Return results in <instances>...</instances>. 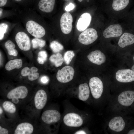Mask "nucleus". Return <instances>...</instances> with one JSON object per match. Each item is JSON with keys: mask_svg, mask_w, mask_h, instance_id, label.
<instances>
[{"mask_svg": "<svg viewBox=\"0 0 134 134\" xmlns=\"http://www.w3.org/2000/svg\"><path fill=\"white\" fill-rule=\"evenodd\" d=\"M26 28L28 32L35 38H41L45 34V30L43 27L33 20L28 21L26 24Z\"/></svg>", "mask_w": 134, "mask_h": 134, "instance_id": "f257e3e1", "label": "nucleus"}, {"mask_svg": "<svg viewBox=\"0 0 134 134\" xmlns=\"http://www.w3.org/2000/svg\"><path fill=\"white\" fill-rule=\"evenodd\" d=\"M89 85L93 97L96 99L99 98L102 94L103 89L101 80L98 77H92L89 80Z\"/></svg>", "mask_w": 134, "mask_h": 134, "instance_id": "f03ea898", "label": "nucleus"}, {"mask_svg": "<svg viewBox=\"0 0 134 134\" xmlns=\"http://www.w3.org/2000/svg\"><path fill=\"white\" fill-rule=\"evenodd\" d=\"M74 74L73 68L71 66H66L58 70L56 74V78L61 83H67L73 79Z\"/></svg>", "mask_w": 134, "mask_h": 134, "instance_id": "7ed1b4c3", "label": "nucleus"}, {"mask_svg": "<svg viewBox=\"0 0 134 134\" xmlns=\"http://www.w3.org/2000/svg\"><path fill=\"white\" fill-rule=\"evenodd\" d=\"M98 37L96 30L94 28H90L83 31L79 35L78 39L81 43L88 45L94 42Z\"/></svg>", "mask_w": 134, "mask_h": 134, "instance_id": "20e7f679", "label": "nucleus"}, {"mask_svg": "<svg viewBox=\"0 0 134 134\" xmlns=\"http://www.w3.org/2000/svg\"><path fill=\"white\" fill-rule=\"evenodd\" d=\"M28 90L25 86H21L16 87L10 91L7 95V98L12 99V102L15 104L19 101V99H23L27 96Z\"/></svg>", "mask_w": 134, "mask_h": 134, "instance_id": "39448f33", "label": "nucleus"}, {"mask_svg": "<svg viewBox=\"0 0 134 134\" xmlns=\"http://www.w3.org/2000/svg\"><path fill=\"white\" fill-rule=\"evenodd\" d=\"M63 121L67 126L72 127H78L81 126L83 120L78 114L73 113H68L64 117Z\"/></svg>", "mask_w": 134, "mask_h": 134, "instance_id": "423d86ee", "label": "nucleus"}, {"mask_svg": "<svg viewBox=\"0 0 134 134\" xmlns=\"http://www.w3.org/2000/svg\"><path fill=\"white\" fill-rule=\"evenodd\" d=\"M73 17L69 13L66 12L62 15L60 19V26L62 32L67 34L69 33L72 29Z\"/></svg>", "mask_w": 134, "mask_h": 134, "instance_id": "0eeeda50", "label": "nucleus"}, {"mask_svg": "<svg viewBox=\"0 0 134 134\" xmlns=\"http://www.w3.org/2000/svg\"><path fill=\"white\" fill-rule=\"evenodd\" d=\"M15 40L19 47L21 50L27 51L30 49V39L24 32L20 31L17 33L15 36Z\"/></svg>", "mask_w": 134, "mask_h": 134, "instance_id": "6e6552de", "label": "nucleus"}, {"mask_svg": "<svg viewBox=\"0 0 134 134\" xmlns=\"http://www.w3.org/2000/svg\"><path fill=\"white\" fill-rule=\"evenodd\" d=\"M117 100L118 102L122 106H130L134 102V91L127 90L121 92L118 95Z\"/></svg>", "mask_w": 134, "mask_h": 134, "instance_id": "1a4fd4ad", "label": "nucleus"}, {"mask_svg": "<svg viewBox=\"0 0 134 134\" xmlns=\"http://www.w3.org/2000/svg\"><path fill=\"white\" fill-rule=\"evenodd\" d=\"M61 117V114L58 111L55 110H48L43 112L41 118L44 122L50 124L58 122Z\"/></svg>", "mask_w": 134, "mask_h": 134, "instance_id": "9d476101", "label": "nucleus"}, {"mask_svg": "<svg viewBox=\"0 0 134 134\" xmlns=\"http://www.w3.org/2000/svg\"><path fill=\"white\" fill-rule=\"evenodd\" d=\"M116 78L118 81L128 83L134 81V72L130 69H123L118 71L116 73Z\"/></svg>", "mask_w": 134, "mask_h": 134, "instance_id": "9b49d317", "label": "nucleus"}, {"mask_svg": "<svg viewBox=\"0 0 134 134\" xmlns=\"http://www.w3.org/2000/svg\"><path fill=\"white\" fill-rule=\"evenodd\" d=\"M121 26L119 24H114L109 26L104 31L103 36L106 38L119 36L122 33Z\"/></svg>", "mask_w": 134, "mask_h": 134, "instance_id": "f8f14e48", "label": "nucleus"}, {"mask_svg": "<svg viewBox=\"0 0 134 134\" xmlns=\"http://www.w3.org/2000/svg\"><path fill=\"white\" fill-rule=\"evenodd\" d=\"M47 95L45 91L43 89L38 90L36 93L34 98L35 107L41 109L45 106L47 100Z\"/></svg>", "mask_w": 134, "mask_h": 134, "instance_id": "ddd939ff", "label": "nucleus"}, {"mask_svg": "<svg viewBox=\"0 0 134 134\" xmlns=\"http://www.w3.org/2000/svg\"><path fill=\"white\" fill-rule=\"evenodd\" d=\"M39 9L42 12L50 13L54 8L55 0H34Z\"/></svg>", "mask_w": 134, "mask_h": 134, "instance_id": "4468645a", "label": "nucleus"}, {"mask_svg": "<svg viewBox=\"0 0 134 134\" xmlns=\"http://www.w3.org/2000/svg\"><path fill=\"white\" fill-rule=\"evenodd\" d=\"M125 122L122 117L116 116L112 118L109 121L108 126L112 130L116 132H120L124 128Z\"/></svg>", "mask_w": 134, "mask_h": 134, "instance_id": "2eb2a0df", "label": "nucleus"}, {"mask_svg": "<svg viewBox=\"0 0 134 134\" xmlns=\"http://www.w3.org/2000/svg\"><path fill=\"white\" fill-rule=\"evenodd\" d=\"M90 14L86 12L82 14L79 19L77 24L76 28L79 31H83L86 29L89 25L91 20Z\"/></svg>", "mask_w": 134, "mask_h": 134, "instance_id": "dca6fc26", "label": "nucleus"}, {"mask_svg": "<svg viewBox=\"0 0 134 134\" xmlns=\"http://www.w3.org/2000/svg\"><path fill=\"white\" fill-rule=\"evenodd\" d=\"M87 57L90 62L99 65L104 63L106 59L104 54L99 50L91 52L87 55Z\"/></svg>", "mask_w": 134, "mask_h": 134, "instance_id": "f3484780", "label": "nucleus"}, {"mask_svg": "<svg viewBox=\"0 0 134 134\" xmlns=\"http://www.w3.org/2000/svg\"><path fill=\"white\" fill-rule=\"evenodd\" d=\"M38 69L35 67H32L30 69L28 67H24L22 71V75L23 76H28V79L33 81L37 79L39 77V74L37 72Z\"/></svg>", "mask_w": 134, "mask_h": 134, "instance_id": "a211bd4d", "label": "nucleus"}, {"mask_svg": "<svg viewBox=\"0 0 134 134\" xmlns=\"http://www.w3.org/2000/svg\"><path fill=\"white\" fill-rule=\"evenodd\" d=\"M34 128L30 123L23 122L19 124L14 131L15 134H31L33 132Z\"/></svg>", "mask_w": 134, "mask_h": 134, "instance_id": "6ab92c4d", "label": "nucleus"}, {"mask_svg": "<svg viewBox=\"0 0 134 134\" xmlns=\"http://www.w3.org/2000/svg\"><path fill=\"white\" fill-rule=\"evenodd\" d=\"M134 43V35L129 33L123 34L118 42L119 46L122 48Z\"/></svg>", "mask_w": 134, "mask_h": 134, "instance_id": "aec40b11", "label": "nucleus"}, {"mask_svg": "<svg viewBox=\"0 0 134 134\" xmlns=\"http://www.w3.org/2000/svg\"><path fill=\"white\" fill-rule=\"evenodd\" d=\"M78 97L80 100L83 101H86L89 98L90 94V90L89 86L87 83L81 84L79 86Z\"/></svg>", "mask_w": 134, "mask_h": 134, "instance_id": "412c9836", "label": "nucleus"}, {"mask_svg": "<svg viewBox=\"0 0 134 134\" xmlns=\"http://www.w3.org/2000/svg\"><path fill=\"white\" fill-rule=\"evenodd\" d=\"M22 61L21 59H17L11 60L6 64L5 68L7 71H10L15 69H19L22 65Z\"/></svg>", "mask_w": 134, "mask_h": 134, "instance_id": "4be33fe9", "label": "nucleus"}, {"mask_svg": "<svg viewBox=\"0 0 134 134\" xmlns=\"http://www.w3.org/2000/svg\"><path fill=\"white\" fill-rule=\"evenodd\" d=\"M129 0H113L112 7L116 11L122 10L126 7L129 4Z\"/></svg>", "mask_w": 134, "mask_h": 134, "instance_id": "5701e85b", "label": "nucleus"}, {"mask_svg": "<svg viewBox=\"0 0 134 134\" xmlns=\"http://www.w3.org/2000/svg\"><path fill=\"white\" fill-rule=\"evenodd\" d=\"M49 59L50 62L56 67L61 66L64 61L62 55L59 53L52 55Z\"/></svg>", "mask_w": 134, "mask_h": 134, "instance_id": "b1692460", "label": "nucleus"}, {"mask_svg": "<svg viewBox=\"0 0 134 134\" xmlns=\"http://www.w3.org/2000/svg\"><path fill=\"white\" fill-rule=\"evenodd\" d=\"M4 46L9 55L15 56L17 55L18 52L15 49V45L12 41L10 40L7 41L5 43Z\"/></svg>", "mask_w": 134, "mask_h": 134, "instance_id": "393cba45", "label": "nucleus"}, {"mask_svg": "<svg viewBox=\"0 0 134 134\" xmlns=\"http://www.w3.org/2000/svg\"><path fill=\"white\" fill-rule=\"evenodd\" d=\"M2 106L6 111L11 113H14L16 111V108L14 104L10 101H4L3 103Z\"/></svg>", "mask_w": 134, "mask_h": 134, "instance_id": "a878e982", "label": "nucleus"}, {"mask_svg": "<svg viewBox=\"0 0 134 134\" xmlns=\"http://www.w3.org/2000/svg\"><path fill=\"white\" fill-rule=\"evenodd\" d=\"M31 42L32 47L34 49L43 47L45 46L46 43L45 40L35 37L32 39Z\"/></svg>", "mask_w": 134, "mask_h": 134, "instance_id": "bb28decb", "label": "nucleus"}, {"mask_svg": "<svg viewBox=\"0 0 134 134\" xmlns=\"http://www.w3.org/2000/svg\"><path fill=\"white\" fill-rule=\"evenodd\" d=\"M50 47L52 51L55 53H59L63 49L62 45L56 41H53L50 43Z\"/></svg>", "mask_w": 134, "mask_h": 134, "instance_id": "cd10ccee", "label": "nucleus"}, {"mask_svg": "<svg viewBox=\"0 0 134 134\" xmlns=\"http://www.w3.org/2000/svg\"><path fill=\"white\" fill-rule=\"evenodd\" d=\"M75 56L74 52L71 50L66 51L64 54V60L67 65L69 64L73 57Z\"/></svg>", "mask_w": 134, "mask_h": 134, "instance_id": "c85d7f7f", "label": "nucleus"}, {"mask_svg": "<svg viewBox=\"0 0 134 134\" xmlns=\"http://www.w3.org/2000/svg\"><path fill=\"white\" fill-rule=\"evenodd\" d=\"M47 57V52L44 51H40L38 54L37 61L38 63L40 64H43L46 61Z\"/></svg>", "mask_w": 134, "mask_h": 134, "instance_id": "c756f323", "label": "nucleus"}, {"mask_svg": "<svg viewBox=\"0 0 134 134\" xmlns=\"http://www.w3.org/2000/svg\"><path fill=\"white\" fill-rule=\"evenodd\" d=\"M8 27L7 25L5 23L0 24V39L2 40L4 37V34L6 33Z\"/></svg>", "mask_w": 134, "mask_h": 134, "instance_id": "7c9ffc66", "label": "nucleus"}, {"mask_svg": "<svg viewBox=\"0 0 134 134\" xmlns=\"http://www.w3.org/2000/svg\"><path fill=\"white\" fill-rule=\"evenodd\" d=\"M74 8V5L73 3H70L65 7V10L67 12L73 9Z\"/></svg>", "mask_w": 134, "mask_h": 134, "instance_id": "2f4dec72", "label": "nucleus"}, {"mask_svg": "<svg viewBox=\"0 0 134 134\" xmlns=\"http://www.w3.org/2000/svg\"><path fill=\"white\" fill-rule=\"evenodd\" d=\"M40 81L42 83L44 84H47L49 82V78L47 76H44L41 78Z\"/></svg>", "mask_w": 134, "mask_h": 134, "instance_id": "473e14b6", "label": "nucleus"}, {"mask_svg": "<svg viewBox=\"0 0 134 134\" xmlns=\"http://www.w3.org/2000/svg\"><path fill=\"white\" fill-rule=\"evenodd\" d=\"M10 2V0H0V7H4L9 4Z\"/></svg>", "mask_w": 134, "mask_h": 134, "instance_id": "72a5a7b5", "label": "nucleus"}, {"mask_svg": "<svg viewBox=\"0 0 134 134\" xmlns=\"http://www.w3.org/2000/svg\"><path fill=\"white\" fill-rule=\"evenodd\" d=\"M9 133L8 130L6 129L2 128L0 126V134H8Z\"/></svg>", "mask_w": 134, "mask_h": 134, "instance_id": "f704fd0d", "label": "nucleus"}, {"mask_svg": "<svg viewBox=\"0 0 134 134\" xmlns=\"http://www.w3.org/2000/svg\"><path fill=\"white\" fill-rule=\"evenodd\" d=\"M13 1L19 3L26 4L31 0H12Z\"/></svg>", "mask_w": 134, "mask_h": 134, "instance_id": "c9c22d12", "label": "nucleus"}, {"mask_svg": "<svg viewBox=\"0 0 134 134\" xmlns=\"http://www.w3.org/2000/svg\"><path fill=\"white\" fill-rule=\"evenodd\" d=\"M74 134H86V133L83 130H80L76 131Z\"/></svg>", "mask_w": 134, "mask_h": 134, "instance_id": "e433bc0d", "label": "nucleus"}, {"mask_svg": "<svg viewBox=\"0 0 134 134\" xmlns=\"http://www.w3.org/2000/svg\"><path fill=\"white\" fill-rule=\"evenodd\" d=\"M127 134H134V129L130 130L127 133Z\"/></svg>", "mask_w": 134, "mask_h": 134, "instance_id": "4c0bfd02", "label": "nucleus"}, {"mask_svg": "<svg viewBox=\"0 0 134 134\" xmlns=\"http://www.w3.org/2000/svg\"><path fill=\"white\" fill-rule=\"evenodd\" d=\"M3 9L1 8H0V17H1L2 14L3 12Z\"/></svg>", "mask_w": 134, "mask_h": 134, "instance_id": "58836bf2", "label": "nucleus"}, {"mask_svg": "<svg viewBox=\"0 0 134 134\" xmlns=\"http://www.w3.org/2000/svg\"><path fill=\"white\" fill-rule=\"evenodd\" d=\"M3 112V110L2 108L0 107V115Z\"/></svg>", "mask_w": 134, "mask_h": 134, "instance_id": "ea45409f", "label": "nucleus"}, {"mask_svg": "<svg viewBox=\"0 0 134 134\" xmlns=\"http://www.w3.org/2000/svg\"><path fill=\"white\" fill-rule=\"evenodd\" d=\"M131 69L134 72V64L132 67Z\"/></svg>", "mask_w": 134, "mask_h": 134, "instance_id": "a19ab883", "label": "nucleus"}, {"mask_svg": "<svg viewBox=\"0 0 134 134\" xmlns=\"http://www.w3.org/2000/svg\"><path fill=\"white\" fill-rule=\"evenodd\" d=\"M78 1L80 2H81L83 1V0H78Z\"/></svg>", "mask_w": 134, "mask_h": 134, "instance_id": "79ce46f5", "label": "nucleus"}, {"mask_svg": "<svg viewBox=\"0 0 134 134\" xmlns=\"http://www.w3.org/2000/svg\"><path fill=\"white\" fill-rule=\"evenodd\" d=\"M133 60H134V56L133 57Z\"/></svg>", "mask_w": 134, "mask_h": 134, "instance_id": "37998d69", "label": "nucleus"}, {"mask_svg": "<svg viewBox=\"0 0 134 134\" xmlns=\"http://www.w3.org/2000/svg\"></svg>", "mask_w": 134, "mask_h": 134, "instance_id": "c03bdc74", "label": "nucleus"}]
</instances>
